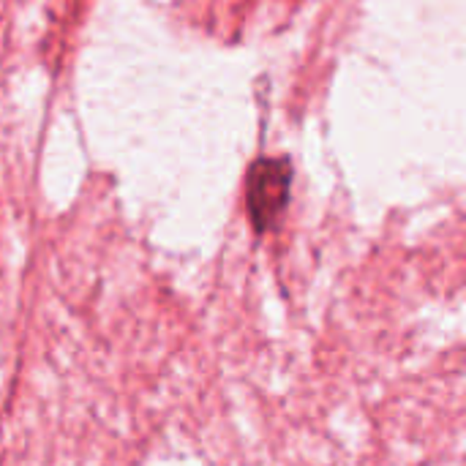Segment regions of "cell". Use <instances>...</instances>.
<instances>
[{"label":"cell","instance_id":"cell-1","mask_svg":"<svg viewBox=\"0 0 466 466\" xmlns=\"http://www.w3.org/2000/svg\"><path fill=\"white\" fill-rule=\"evenodd\" d=\"M292 188V167L287 158H259L248 169L246 180V208L257 232L276 229Z\"/></svg>","mask_w":466,"mask_h":466}]
</instances>
